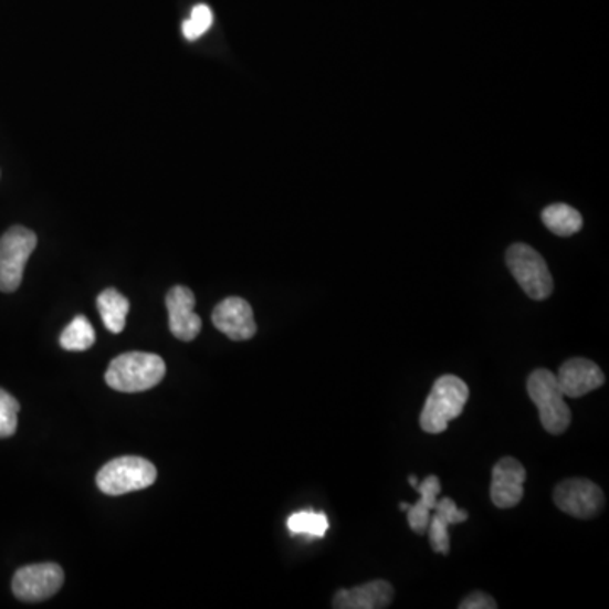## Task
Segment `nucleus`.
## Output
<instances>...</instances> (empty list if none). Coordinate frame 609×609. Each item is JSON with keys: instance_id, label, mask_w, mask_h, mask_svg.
<instances>
[{"instance_id": "obj_1", "label": "nucleus", "mask_w": 609, "mask_h": 609, "mask_svg": "<svg viewBox=\"0 0 609 609\" xmlns=\"http://www.w3.org/2000/svg\"><path fill=\"white\" fill-rule=\"evenodd\" d=\"M166 375L161 357L149 353L120 354L108 365L105 381L123 393H141L151 390Z\"/></svg>"}, {"instance_id": "obj_2", "label": "nucleus", "mask_w": 609, "mask_h": 609, "mask_svg": "<svg viewBox=\"0 0 609 609\" xmlns=\"http://www.w3.org/2000/svg\"><path fill=\"white\" fill-rule=\"evenodd\" d=\"M468 400L469 388L461 378L454 375L440 376L433 382L432 391L420 413V427L423 432L432 435L445 432L449 423L461 417Z\"/></svg>"}, {"instance_id": "obj_3", "label": "nucleus", "mask_w": 609, "mask_h": 609, "mask_svg": "<svg viewBox=\"0 0 609 609\" xmlns=\"http://www.w3.org/2000/svg\"><path fill=\"white\" fill-rule=\"evenodd\" d=\"M528 395L537 405L542 427L552 435H560L570 426V410L564 400L563 390L557 382L556 372L537 369L527 381Z\"/></svg>"}, {"instance_id": "obj_4", "label": "nucleus", "mask_w": 609, "mask_h": 609, "mask_svg": "<svg viewBox=\"0 0 609 609\" xmlns=\"http://www.w3.org/2000/svg\"><path fill=\"white\" fill-rule=\"evenodd\" d=\"M156 476H158L156 468L148 459L124 455L107 462L98 471L97 486L108 496H123V494L153 486Z\"/></svg>"}, {"instance_id": "obj_5", "label": "nucleus", "mask_w": 609, "mask_h": 609, "mask_svg": "<svg viewBox=\"0 0 609 609\" xmlns=\"http://www.w3.org/2000/svg\"><path fill=\"white\" fill-rule=\"evenodd\" d=\"M506 264L523 292L532 300L548 298L554 292V280L540 253L527 244H513L506 253Z\"/></svg>"}, {"instance_id": "obj_6", "label": "nucleus", "mask_w": 609, "mask_h": 609, "mask_svg": "<svg viewBox=\"0 0 609 609\" xmlns=\"http://www.w3.org/2000/svg\"><path fill=\"white\" fill-rule=\"evenodd\" d=\"M36 245V234L21 225L0 238V292L12 293L21 286L25 264Z\"/></svg>"}, {"instance_id": "obj_7", "label": "nucleus", "mask_w": 609, "mask_h": 609, "mask_svg": "<svg viewBox=\"0 0 609 609\" xmlns=\"http://www.w3.org/2000/svg\"><path fill=\"white\" fill-rule=\"evenodd\" d=\"M65 573L59 564L44 563L21 567L12 579V592L24 602L44 601L62 589Z\"/></svg>"}, {"instance_id": "obj_8", "label": "nucleus", "mask_w": 609, "mask_h": 609, "mask_svg": "<svg viewBox=\"0 0 609 609\" xmlns=\"http://www.w3.org/2000/svg\"><path fill=\"white\" fill-rule=\"evenodd\" d=\"M554 502L560 512L574 518L589 519L601 513L605 506V493L592 481L573 477V480L563 481L554 490Z\"/></svg>"}, {"instance_id": "obj_9", "label": "nucleus", "mask_w": 609, "mask_h": 609, "mask_svg": "<svg viewBox=\"0 0 609 609\" xmlns=\"http://www.w3.org/2000/svg\"><path fill=\"white\" fill-rule=\"evenodd\" d=\"M212 322L217 330L222 332L235 343L253 339L256 336L258 327L253 308L239 296H231V298L220 302L213 311Z\"/></svg>"}, {"instance_id": "obj_10", "label": "nucleus", "mask_w": 609, "mask_h": 609, "mask_svg": "<svg viewBox=\"0 0 609 609\" xmlns=\"http://www.w3.org/2000/svg\"><path fill=\"white\" fill-rule=\"evenodd\" d=\"M527 471L515 458H503L493 468L491 480V502L496 508H515L523 500V483Z\"/></svg>"}, {"instance_id": "obj_11", "label": "nucleus", "mask_w": 609, "mask_h": 609, "mask_svg": "<svg viewBox=\"0 0 609 609\" xmlns=\"http://www.w3.org/2000/svg\"><path fill=\"white\" fill-rule=\"evenodd\" d=\"M166 308L170 315V330L183 343L197 339L202 330V318L193 312L196 295L187 286H174L166 295Z\"/></svg>"}, {"instance_id": "obj_12", "label": "nucleus", "mask_w": 609, "mask_h": 609, "mask_svg": "<svg viewBox=\"0 0 609 609\" xmlns=\"http://www.w3.org/2000/svg\"><path fill=\"white\" fill-rule=\"evenodd\" d=\"M564 397L580 398L605 385V375L596 363L574 357L560 366L556 375Z\"/></svg>"}, {"instance_id": "obj_13", "label": "nucleus", "mask_w": 609, "mask_h": 609, "mask_svg": "<svg viewBox=\"0 0 609 609\" xmlns=\"http://www.w3.org/2000/svg\"><path fill=\"white\" fill-rule=\"evenodd\" d=\"M395 589L388 580H371L366 585L337 592L332 606L336 609H382L393 601Z\"/></svg>"}, {"instance_id": "obj_14", "label": "nucleus", "mask_w": 609, "mask_h": 609, "mask_svg": "<svg viewBox=\"0 0 609 609\" xmlns=\"http://www.w3.org/2000/svg\"><path fill=\"white\" fill-rule=\"evenodd\" d=\"M433 512L435 513L430 516L429 528H427L430 545H432V550L435 554L448 556L451 552L449 527L458 525V523H464L469 518V513L459 510L451 497H442L440 502H437Z\"/></svg>"}, {"instance_id": "obj_15", "label": "nucleus", "mask_w": 609, "mask_h": 609, "mask_svg": "<svg viewBox=\"0 0 609 609\" xmlns=\"http://www.w3.org/2000/svg\"><path fill=\"white\" fill-rule=\"evenodd\" d=\"M414 490L419 491L420 500L410 505L408 512V525L417 535H426L429 528L430 512L437 503V494H440V480L437 476H427L422 484H417Z\"/></svg>"}, {"instance_id": "obj_16", "label": "nucleus", "mask_w": 609, "mask_h": 609, "mask_svg": "<svg viewBox=\"0 0 609 609\" xmlns=\"http://www.w3.org/2000/svg\"><path fill=\"white\" fill-rule=\"evenodd\" d=\"M97 308L108 332L120 334L124 330L127 314H129V300L123 293L117 292L116 288L104 290L98 295Z\"/></svg>"}, {"instance_id": "obj_17", "label": "nucleus", "mask_w": 609, "mask_h": 609, "mask_svg": "<svg viewBox=\"0 0 609 609\" xmlns=\"http://www.w3.org/2000/svg\"><path fill=\"white\" fill-rule=\"evenodd\" d=\"M545 228L560 238H569L582 229V217L566 203H554L542 212Z\"/></svg>"}, {"instance_id": "obj_18", "label": "nucleus", "mask_w": 609, "mask_h": 609, "mask_svg": "<svg viewBox=\"0 0 609 609\" xmlns=\"http://www.w3.org/2000/svg\"><path fill=\"white\" fill-rule=\"evenodd\" d=\"M95 343V330L87 317L78 315L73 318L60 336V346L65 350L82 353L88 350Z\"/></svg>"}, {"instance_id": "obj_19", "label": "nucleus", "mask_w": 609, "mask_h": 609, "mask_svg": "<svg viewBox=\"0 0 609 609\" xmlns=\"http://www.w3.org/2000/svg\"><path fill=\"white\" fill-rule=\"evenodd\" d=\"M286 527L293 535H303L308 538H324L328 531V518L325 513L303 510L293 513L286 522Z\"/></svg>"}, {"instance_id": "obj_20", "label": "nucleus", "mask_w": 609, "mask_h": 609, "mask_svg": "<svg viewBox=\"0 0 609 609\" xmlns=\"http://www.w3.org/2000/svg\"><path fill=\"white\" fill-rule=\"evenodd\" d=\"M19 401L0 388V439H9L18 430Z\"/></svg>"}, {"instance_id": "obj_21", "label": "nucleus", "mask_w": 609, "mask_h": 609, "mask_svg": "<svg viewBox=\"0 0 609 609\" xmlns=\"http://www.w3.org/2000/svg\"><path fill=\"white\" fill-rule=\"evenodd\" d=\"M212 21L213 15L210 8L203 4L197 6L191 11L190 19L183 22V36L190 41L199 40L200 36H203L209 31Z\"/></svg>"}, {"instance_id": "obj_22", "label": "nucleus", "mask_w": 609, "mask_h": 609, "mask_svg": "<svg viewBox=\"0 0 609 609\" xmlns=\"http://www.w3.org/2000/svg\"><path fill=\"white\" fill-rule=\"evenodd\" d=\"M461 609H496L497 605L490 595L483 591L473 592L469 595L464 601L459 605Z\"/></svg>"}, {"instance_id": "obj_23", "label": "nucleus", "mask_w": 609, "mask_h": 609, "mask_svg": "<svg viewBox=\"0 0 609 609\" xmlns=\"http://www.w3.org/2000/svg\"><path fill=\"white\" fill-rule=\"evenodd\" d=\"M417 481H419V480H417V477H414V476L408 477V483H410L411 487H417V484H419V483H417Z\"/></svg>"}, {"instance_id": "obj_24", "label": "nucleus", "mask_w": 609, "mask_h": 609, "mask_svg": "<svg viewBox=\"0 0 609 609\" xmlns=\"http://www.w3.org/2000/svg\"><path fill=\"white\" fill-rule=\"evenodd\" d=\"M408 508H410V505H408V503H401L400 510H403V512H407Z\"/></svg>"}]
</instances>
